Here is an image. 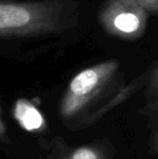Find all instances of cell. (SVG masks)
<instances>
[{
    "mask_svg": "<svg viewBox=\"0 0 158 159\" xmlns=\"http://www.w3.org/2000/svg\"><path fill=\"white\" fill-rule=\"evenodd\" d=\"M118 68V62L110 60L82 69L73 77L59 106L60 119L68 129L90 127L130 96V87L116 86Z\"/></svg>",
    "mask_w": 158,
    "mask_h": 159,
    "instance_id": "cell-1",
    "label": "cell"
},
{
    "mask_svg": "<svg viewBox=\"0 0 158 159\" xmlns=\"http://www.w3.org/2000/svg\"><path fill=\"white\" fill-rule=\"evenodd\" d=\"M79 6L76 0L1 1L0 35L14 38L64 33L76 25Z\"/></svg>",
    "mask_w": 158,
    "mask_h": 159,
    "instance_id": "cell-2",
    "label": "cell"
},
{
    "mask_svg": "<svg viewBox=\"0 0 158 159\" xmlns=\"http://www.w3.org/2000/svg\"><path fill=\"white\" fill-rule=\"evenodd\" d=\"M148 12L133 0H108L100 12V22L110 35L137 39L147 26Z\"/></svg>",
    "mask_w": 158,
    "mask_h": 159,
    "instance_id": "cell-3",
    "label": "cell"
},
{
    "mask_svg": "<svg viewBox=\"0 0 158 159\" xmlns=\"http://www.w3.org/2000/svg\"><path fill=\"white\" fill-rule=\"evenodd\" d=\"M114 156L113 145L106 140L73 146L55 136L49 144L47 159H114Z\"/></svg>",
    "mask_w": 158,
    "mask_h": 159,
    "instance_id": "cell-4",
    "label": "cell"
},
{
    "mask_svg": "<svg viewBox=\"0 0 158 159\" xmlns=\"http://www.w3.org/2000/svg\"><path fill=\"white\" fill-rule=\"evenodd\" d=\"M12 115L20 127L29 133H41L47 129L44 115L36 104L27 98H19L14 102Z\"/></svg>",
    "mask_w": 158,
    "mask_h": 159,
    "instance_id": "cell-5",
    "label": "cell"
},
{
    "mask_svg": "<svg viewBox=\"0 0 158 159\" xmlns=\"http://www.w3.org/2000/svg\"><path fill=\"white\" fill-rule=\"evenodd\" d=\"M145 95L147 98V104L158 102V62L148 75Z\"/></svg>",
    "mask_w": 158,
    "mask_h": 159,
    "instance_id": "cell-6",
    "label": "cell"
},
{
    "mask_svg": "<svg viewBox=\"0 0 158 159\" xmlns=\"http://www.w3.org/2000/svg\"><path fill=\"white\" fill-rule=\"evenodd\" d=\"M144 8L148 13H153L158 16V0H133Z\"/></svg>",
    "mask_w": 158,
    "mask_h": 159,
    "instance_id": "cell-7",
    "label": "cell"
},
{
    "mask_svg": "<svg viewBox=\"0 0 158 159\" xmlns=\"http://www.w3.org/2000/svg\"><path fill=\"white\" fill-rule=\"evenodd\" d=\"M150 152L152 154L158 155V125L155 132L152 134V138L150 141Z\"/></svg>",
    "mask_w": 158,
    "mask_h": 159,
    "instance_id": "cell-8",
    "label": "cell"
},
{
    "mask_svg": "<svg viewBox=\"0 0 158 159\" xmlns=\"http://www.w3.org/2000/svg\"><path fill=\"white\" fill-rule=\"evenodd\" d=\"M145 109L148 114L151 115L155 116V117L158 119V102H155V103H150L145 106Z\"/></svg>",
    "mask_w": 158,
    "mask_h": 159,
    "instance_id": "cell-9",
    "label": "cell"
}]
</instances>
